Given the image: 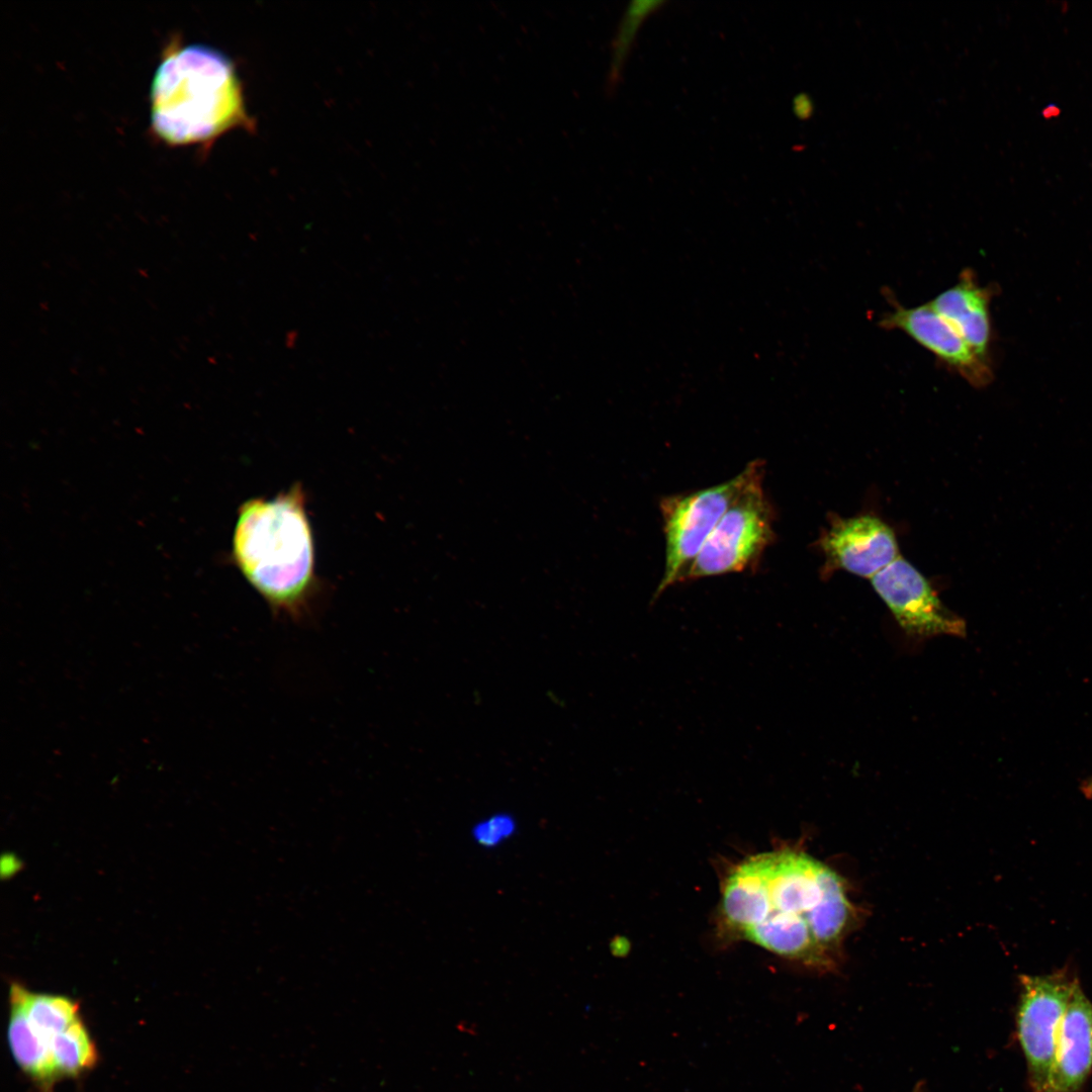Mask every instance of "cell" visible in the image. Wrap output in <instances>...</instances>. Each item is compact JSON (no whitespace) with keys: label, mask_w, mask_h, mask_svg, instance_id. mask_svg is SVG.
<instances>
[{"label":"cell","mask_w":1092,"mask_h":1092,"mask_svg":"<svg viewBox=\"0 0 1092 1092\" xmlns=\"http://www.w3.org/2000/svg\"><path fill=\"white\" fill-rule=\"evenodd\" d=\"M871 581L907 635L917 639L966 635L965 621L942 604L929 581L901 556Z\"/></svg>","instance_id":"cell-7"},{"label":"cell","mask_w":1092,"mask_h":1092,"mask_svg":"<svg viewBox=\"0 0 1092 1092\" xmlns=\"http://www.w3.org/2000/svg\"><path fill=\"white\" fill-rule=\"evenodd\" d=\"M880 325L904 332L973 386H985L992 379L990 363L980 358L928 303L905 307L894 302Z\"/></svg>","instance_id":"cell-9"},{"label":"cell","mask_w":1092,"mask_h":1092,"mask_svg":"<svg viewBox=\"0 0 1092 1092\" xmlns=\"http://www.w3.org/2000/svg\"><path fill=\"white\" fill-rule=\"evenodd\" d=\"M233 555L274 615L296 623L312 616L317 596L314 546L300 485L241 506Z\"/></svg>","instance_id":"cell-2"},{"label":"cell","mask_w":1092,"mask_h":1092,"mask_svg":"<svg viewBox=\"0 0 1092 1092\" xmlns=\"http://www.w3.org/2000/svg\"><path fill=\"white\" fill-rule=\"evenodd\" d=\"M1078 982L1067 970L1019 978L1016 1031L1031 1092H1049L1058 1034Z\"/></svg>","instance_id":"cell-6"},{"label":"cell","mask_w":1092,"mask_h":1092,"mask_svg":"<svg viewBox=\"0 0 1092 1092\" xmlns=\"http://www.w3.org/2000/svg\"><path fill=\"white\" fill-rule=\"evenodd\" d=\"M10 1015L8 1043L18 1067L41 1088L49 1090L59 1079L51 1048L31 1024L23 1007L16 983L9 991Z\"/></svg>","instance_id":"cell-12"},{"label":"cell","mask_w":1092,"mask_h":1092,"mask_svg":"<svg viewBox=\"0 0 1092 1092\" xmlns=\"http://www.w3.org/2000/svg\"><path fill=\"white\" fill-rule=\"evenodd\" d=\"M721 909L743 938L822 969L834 966L856 916L842 878L791 849L759 853L738 864L724 884Z\"/></svg>","instance_id":"cell-1"},{"label":"cell","mask_w":1092,"mask_h":1092,"mask_svg":"<svg viewBox=\"0 0 1092 1092\" xmlns=\"http://www.w3.org/2000/svg\"><path fill=\"white\" fill-rule=\"evenodd\" d=\"M154 135L172 147L208 145L238 126L251 127L233 62L201 43L173 40L150 90Z\"/></svg>","instance_id":"cell-3"},{"label":"cell","mask_w":1092,"mask_h":1092,"mask_svg":"<svg viewBox=\"0 0 1092 1092\" xmlns=\"http://www.w3.org/2000/svg\"><path fill=\"white\" fill-rule=\"evenodd\" d=\"M666 3L660 0H636L628 4L612 39L606 80L607 92L614 93L621 83L626 63L643 23Z\"/></svg>","instance_id":"cell-14"},{"label":"cell","mask_w":1092,"mask_h":1092,"mask_svg":"<svg viewBox=\"0 0 1092 1092\" xmlns=\"http://www.w3.org/2000/svg\"><path fill=\"white\" fill-rule=\"evenodd\" d=\"M51 1053L58 1078L78 1077L98 1061L96 1044L82 1018L52 1039Z\"/></svg>","instance_id":"cell-15"},{"label":"cell","mask_w":1092,"mask_h":1092,"mask_svg":"<svg viewBox=\"0 0 1092 1092\" xmlns=\"http://www.w3.org/2000/svg\"><path fill=\"white\" fill-rule=\"evenodd\" d=\"M1092 1072V1002L1076 984L1062 1019L1049 1092H1077Z\"/></svg>","instance_id":"cell-10"},{"label":"cell","mask_w":1092,"mask_h":1092,"mask_svg":"<svg viewBox=\"0 0 1092 1092\" xmlns=\"http://www.w3.org/2000/svg\"><path fill=\"white\" fill-rule=\"evenodd\" d=\"M516 829L517 823L513 816L498 813L475 824L472 836L479 845L490 848L511 837Z\"/></svg>","instance_id":"cell-16"},{"label":"cell","mask_w":1092,"mask_h":1092,"mask_svg":"<svg viewBox=\"0 0 1092 1092\" xmlns=\"http://www.w3.org/2000/svg\"><path fill=\"white\" fill-rule=\"evenodd\" d=\"M991 292L979 284L970 269L958 282L928 304L944 318L983 360L989 362Z\"/></svg>","instance_id":"cell-11"},{"label":"cell","mask_w":1092,"mask_h":1092,"mask_svg":"<svg viewBox=\"0 0 1092 1092\" xmlns=\"http://www.w3.org/2000/svg\"><path fill=\"white\" fill-rule=\"evenodd\" d=\"M764 467L725 512L682 582L751 568L774 540V510L763 488Z\"/></svg>","instance_id":"cell-5"},{"label":"cell","mask_w":1092,"mask_h":1092,"mask_svg":"<svg viewBox=\"0 0 1092 1092\" xmlns=\"http://www.w3.org/2000/svg\"><path fill=\"white\" fill-rule=\"evenodd\" d=\"M913 1092H922V1089H921V1084H917V1085H916V1086L914 1087V1089H913Z\"/></svg>","instance_id":"cell-19"},{"label":"cell","mask_w":1092,"mask_h":1092,"mask_svg":"<svg viewBox=\"0 0 1092 1092\" xmlns=\"http://www.w3.org/2000/svg\"><path fill=\"white\" fill-rule=\"evenodd\" d=\"M812 102L808 95L799 94L793 100V111L800 119H807L812 113Z\"/></svg>","instance_id":"cell-17"},{"label":"cell","mask_w":1092,"mask_h":1092,"mask_svg":"<svg viewBox=\"0 0 1092 1092\" xmlns=\"http://www.w3.org/2000/svg\"><path fill=\"white\" fill-rule=\"evenodd\" d=\"M23 1007L33 1027L49 1043L81 1018L80 1006L64 995L34 993L16 983Z\"/></svg>","instance_id":"cell-13"},{"label":"cell","mask_w":1092,"mask_h":1092,"mask_svg":"<svg viewBox=\"0 0 1092 1092\" xmlns=\"http://www.w3.org/2000/svg\"><path fill=\"white\" fill-rule=\"evenodd\" d=\"M819 547L826 569H843L869 578L899 557L893 530L870 515L835 519L821 536Z\"/></svg>","instance_id":"cell-8"},{"label":"cell","mask_w":1092,"mask_h":1092,"mask_svg":"<svg viewBox=\"0 0 1092 1092\" xmlns=\"http://www.w3.org/2000/svg\"><path fill=\"white\" fill-rule=\"evenodd\" d=\"M1082 792L1087 798L1092 800V776L1086 781H1084L1082 785Z\"/></svg>","instance_id":"cell-18"},{"label":"cell","mask_w":1092,"mask_h":1092,"mask_svg":"<svg viewBox=\"0 0 1092 1092\" xmlns=\"http://www.w3.org/2000/svg\"><path fill=\"white\" fill-rule=\"evenodd\" d=\"M762 468L761 460H753L736 476L720 484L693 492L667 495L660 500L665 560L662 577L653 600L673 584L682 582L687 571L725 512Z\"/></svg>","instance_id":"cell-4"}]
</instances>
